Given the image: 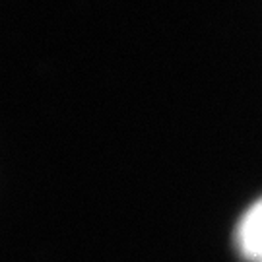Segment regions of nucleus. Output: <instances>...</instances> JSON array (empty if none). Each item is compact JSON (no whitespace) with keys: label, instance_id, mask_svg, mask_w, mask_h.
Masks as SVG:
<instances>
[{"label":"nucleus","instance_id":"obj_1","mask_svg":"<svg viewBox=\"0 0 262 262\" xmlns=\"http://www.w3.org/2000/svg\"><path fill=\"white\" fill-rule=\"evenodd\" d=\"M237 245L251 262H262V200L243 215L237 229Z\"/></svg>","mask_w":262,"mask_h":262}]
</instances>
